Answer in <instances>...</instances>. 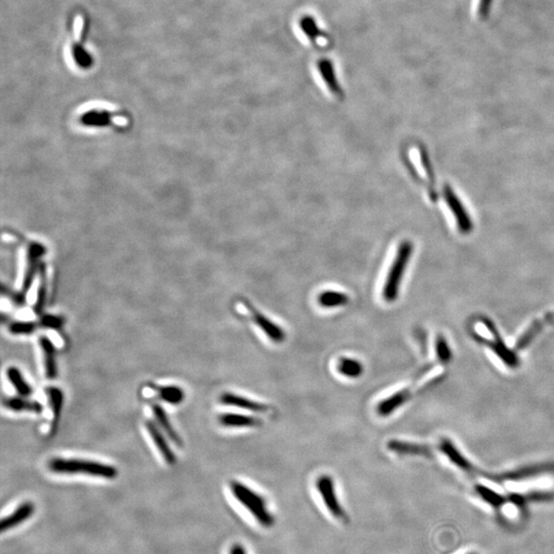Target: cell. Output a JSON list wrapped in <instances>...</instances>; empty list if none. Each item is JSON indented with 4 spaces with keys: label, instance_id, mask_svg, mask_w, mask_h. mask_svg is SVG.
I'll list each match as a JSON object with an SVG mask.
<instances>
[{
    "label": "cell",
    "instance_id": "cell-14",
    "mask_svg": "<svg viewBox=\"0 0 554 554\" xmlns=\"http://www.w3.org/2000/svg\"><path fill=\"white\" fill-rule=\"evenodd\" d=\"M3 406L14 412H30L38 415L43 412V407L40 402L37 400H27V398H24V396L5 398L3 400Z\"/></svg>",
    "mask_w": 554,
    "mask_h": 554
},
{
    "label": "cell",
    "instance_id": "cell-4",
    "mask_svg": "<svg viewBox=\"0 0 554 554\" xmlns=\"http://www.w3.org/2000/svg\"><path fill=\"white\" fill-rule=\"evenodd\" d=\"M316 489L324 500V505L328 511L336 518H344L345 512L339 502L338 497L335 491L334 481L330 475H322L316 481Z\"/></svg>",
    "mask_w": 554,
    "mask_h": 554
},
{
    "label": "cell",
    "instance_id": "cell-16",
    "mask_svg": "<svg viewBox=\"0 0 554 554\" xmlns=\"http://www.w3.org/2000/svg\"><path fill=\"white\" fill-rule=\"evenodd\" d=\"M318 71H320L324 84H326L330 93L335 96L340 97L342 95V91H341L340 86H339L332 62L328 61V60H322L318 63Z\"/></svg>",
    "mask_w": 554,
    "mask_h": 554
},
{
    "label": "cell",
    "instance_id": "cell-11",
    "mask_svg": "<svg viewBox=\"0 0 554 554\" xmlns=\"http://www.w3.org/2000/svg\"><path fill=\"white\" fill-rule=\"evenodd\" d=\"M152 411L153 415H154L155 419H156L157 424H158L161 430L167 434V437H169L176 446L182 448V446H183V440L180 437L178 432L173 429V425H171V421H169V416H167L165 411L163 410L162 407L159 406V405H154Z\"/></svg>",
    "mask_w": 554,
    "mask_h": 554
},
{
    "label": "cell",
    "instance_id": "cell-1",
    "mask_svg": "<svg viewBox=\"0 0 554 554\" xmlns=\"http://www.w3.org/2000/svg\"><path fill=\"white\" fill-rule=\"evenodd\" d=\"M49 469L59 474H88L106 479H115L119 475L112 465L80 459L53 458L49 462Z\"/></svg>",
    "mask_w": 554,
    "mask_h": 554
},
{
    "label": "cell",
    "instance_id": "cell-5",
    "mask_svg": "<svg viewBox=\"0 0 554 554\" xmlns=\"http://www.w3.org/2000/svg\"><path fill=\"white\" fill-rule=\"evenodd\" d=\"M444 197L448 208L454 214L459 229L462 233H469L472 229V222L470 217L467 214L466 210L463 206L462 202L459 200L458 196L453 191L452 188L446 186L444 188Z\"/></svg>",
    "mask_w": 554,
    "mask_h": 554
},
{
    "label": "cell",
    "instance_id": "cell-13",
    "mask_svg": "<svg viewBox=\"0 0 554 554\" xmlns=\"http://www.w3.org/2000/svg\"><path fill=\"white\" fill-rule=\"evenodd\" d=\"M218 419L219 423L225 427L252 428L262 425V422L258 418L249 415L227 413V414L219 416Z\"/></svg>",
    "mask_w": 554,
    "mask_h": 554
},
{
    "label": "cell",
    "instance_id": "cell-25",
    "mask_svg": "<svg viewBox=\"0 0 554 554\" xmlns=\"http://www.w3.org/2000/svg\"><path fill=\"white\" fill-rule=\"evenodd\" d=\"M63 318L55 315H45L40 320V326L43 328L59 330L63 326Z\"/></svg>",
    "mask_w": 554,
    "mask_h": 554
},
{
    "label": "cell",
    "instance_id": "cell-9",
    "mask_svg": "<svg viewBox=\"0 0 554 554\" xmlns=\"http://www.w3.org/2000/svg\"><path fill=\"white\" fill-rule=\"evenodd\" d=\"M39 346L43 352L45 376L49 380L56 379L58 376V365L55 345L47 336H43L39 338Z\"/></svg>",
    "mask_w": 554,
    "mask_h": 554
},
{
    "label": "cell",
    "instance_id": "cell-17",
    "mask_svg": "<svg viewBox=\"0 0 554 554\" xmlns=\"http://www.w3.org/2000/svg\"><path fill=\"white\" fill-rule=\"evenodd\" d=\"M6 377L12 384L19 396L28 398L32 394V388L30 384L24 379V376L21 373L20 370L16 367H10L6 370Z\"/></svg>",
    "mask_w": 554,
    "mask_h": 554
},
{
    "label": "cell",
    "instance_id": "cell-2",
    "mask_svg": "<svg viewBox=\"0 0 554 554\" xmlns=\"http://www.w3.org/2000/svg\"><path fill=\"white\" fill-rule=\"evenodd\" d=\"M413 250H414V247L410 241H404L398 247L396 258L392 261L389 272L384 282L383 289H382V297H383L384 301L392 303L398 299L400 283H402V277L408 267L409 261L412 257Z\"/></svg>",
    "mask_w": 554,
    "mask_h": 554
},
{
    "label": "cell",
    "instance_id": "cell-23",
    "mask_svg": "<svg viewBox=\"0 0 554 554\" xmlns=\"http://www.w3.org/2000/svg\"><path fill=\"white\" fill-rule=\"evenodd\" d=\"M477 491L479 495L483 498V500H485L487 503L494 506V507H499V506L503 505V504L505 503V499H504L501 495L496 493V492L492 491L489 487L479 485V487H477Z\"/></svg>",
    "mask_w": 554,
    "mask_h": 554
},
{
    "label": "cell",
    "instance_id": "cell-20",
    "mask_svg": "<svg viewBox=\"0 0 554 554\" xmlns=\"http://www.w3.org/2000/svg\"><path fill=\"white\" fill-rule=\"evenodd\" d=\"M387 448L392 452L400 455H424L427 454L428 452V448L426 446L400 442V440H390L388 442Z\"/></svg>",
    "mask_w": 554,
    "mask_h": 554
},
{
    "label": "cell",
    "instance_id": "cell-6",
    "mask_svg": "<svg viewBox=\"0 0 554 554\" xmlns=\"http://www.w3.org/2000/svg\"><path fill=\"white\" fill-rule=\"evenodd\" d=\"M245 306L249 308L251 312L254 322L265 333L266 336L274 343H282L285 340V333L280 326H277L276 322L266 317L261 312L258 311L250 303H245Z\"/></svg>",
    "mask_w": 554,
    "mask_h": 554
},
{
    "label": "cell",
    "instance_id": "cell-26",
    "mask_svg": "<svg viewBox=\"0 0 554 554\" xmlns=\"http://www.w3.org/2000/svg\"><path fill=\"white\" fill-rule=\"evenodd\" d=\"M493 1L494 0H479L477 12L481 19H487L489 16Z\"/></svg>",
    "mask_w": 554,
    "mask_h": 554
},
{
    "label": "cell",
    "instance_id": "cell-18",
    "mask_svg": "<svg viewBox=\"0 0 554 554\" xmlns=\"http://www.w3.org/2000/svg\"><path fill=\"white\" fill-rule=\"evenodd\" d=\"M317 303L324 308L342 307L349 303V297L342 291H324L317 296Z\"/></svg>",
    "mask_w": 554,
    "mask_h": 554
},
{
    "label": "cell",
    "instance_id": "cell-3",
    "mask_svg": "<svg viewBox=\"0 0 554 554\" xmlns=\"http://www.w3.org/2000/svg\"><path fill=\"white\" fill-rule=\"evenodd\" d=\"M231 491L235 499L265 528L274 525V518L267 509L265 499L239 481H231Z\"/></svg>",
    "mask_w": 554,
    "mask_h": 554
},
{
    "label": "cell",
    "instance_id": "cell-27",
    "mask_svg": "<svg viewBox=\"0 0 554 554\" xmlns=\"http://www.w3.org/2000/svg\"><path fill=\"white\" fill-rule=\"evenodd\" d=\"M437 352L438 357L442 359V361H446V359L450 357V353H448V346H446V343L444 342V340H439L437 343Z\"/></svg>",
    "mask_w": 554,
    "mask_h": 554
},
{
    "label": "cell",
    "instance_id": "cell-24",
    "mask_svg": "<svg viewBox=\"0 0 554 554\" xmlns=\"http://www.w3.org/2000/svg\"><path fill=\"white\" fill-rule=\"evenodd\" d=\"M37 324L32 322H14L8 326L12 335H31L36 332Z\"/></svg>",
    "mask_w": 554,
    "mask_h": 554
},
{
    "label": "cell",
    "instance_id": "cell-7",
    "mask_svg": "<svg viewBox=\"0 0 554 554\" xmlns=\"http://www.w3.org/2000/svg\"><path fill=\"white\" fill-rule=\"evenodd\" d=\"M146 428L147 431L150 434L153 442H154L156 448H158L159 453H160L162 458L165 459V462L169 465L176 464V462H177V457H176L175 453H173V450H171V446H169L167 438L163 435L161 430L159 429V426L153 421H147Z\"/></svg>",
    "mask_w": 554,
    "mask_h": 554
},
{
    "label": "cell",
    "instance_id": "cell-15",
    "mask_svg": "<svg viewBox=\"0 0 554 554\" xmlns=\"http://www.w3.org/2000/svg\"><path fill=\"white\" fill-rule=\"evenodd\" d=\"M49 402L51 404V412H53V422H51V434L53 435L57 431L59 425L60 417H61L62 409L64 405V394L60 388L49 387L47 389Z\"/></svg>",
    "mask_w": 554,
    "mask_h": 554
},
{
    "label": "cell",
    "instance_id": "cell-10",
    "mask_svg": "<svg viewBox=\"0 0 554 554\" xmlns=\"http://www.w3.org/2000/svg\"><path fill=\"white\" fill-rule=\"evenodd\" d=\"M34 504L31 503V502H25V503L21 504L10 516H5L1 520V524H0L1 532L4 533L10 530V529L16 528L19 525L24 522L25 520H28L34 514Z\"/></svg>",
    "mask_w": 554,
    "mask_h": 554
},
{
    "label": "cell",
    "instance_id": "cell-21",
    "mask_svg": "<svg viewBox=\"0 0 554 554\" xmlns=\"http://www.w3.org/2000/svg\"><path fill=\"white\" fill-rule=\"evenodd\" d=\"M159 398L167 404L180 405L185 398V394L178 386H163L159 388Z\"/></svg>",
    "mask_w": 554,
    "mask_h": 554
},
{
    "label": "cell",
    "instance_id": "cell-8",
    "mask_svg": "<svg viewBox=\"0 0 554 554\" xmlns=\"http://www.w3.org/2000/svg\"><path fill=\"white\" fill-rule=\"evenodd\" d=\"M220 402L225 406L235 407V408L243 409V410L251 411V412L267 413L269 411V407L266 405L260 404V402H254L249 398L237 396L234 394H229V392H225L221 396Z\"/></svg>",
    "mask_w": 554,
    "mask_h": 554
},
{
    "label": "cell",
    "instance_id": "cell-12",
    "mask_svg": "<svg viewBox=\"0 0 554 554\" xmlns=\"http://www.w3.org/2000/svg\"><path fill=\"white\" fill-rule=\"evenodd\" d=\"M410 396V392L407 389L400 390V392L392 394V396L385 398V400H382V402H380V404L378 405V414L381 416V417H387V416L392 415V413L396 412L398 408H400V407L409 400Z\"/></svg>",
    "mask_w": 554,
    "mask_h": 554
},
{
    "label": "cell",
    "instance_id": "cell-19",
    "mask_svg": "<svg viewBox=\"0 0 554 554\" xmlns=\"http://www.w3.org/2000/svg\"><path fill=\"white\" fill-rule=\"evenodd\" d=\"M338 372L344 377L357 379L363 374V365L361 361L349 357H342L339 361Z\"/></svg>",
    "mask_w": 554,
    "mask_h": 554
},
{
    "label": "cell",
    "instance_id": "cell-29",
    "mask_svg": "<svg viewBox=\"0 0 554 554\" xmlns=\"http://www.w3.org/2000/svg\"><path fill=\"white\" fill-rule=\"evenodd\" d=\"M469 554H475V553H469Z\"/></svg>",
    "mask_w": 554,
    "mask_h": 554
},
{
    "label": "cell",
    "instance_id": "cell-22",
    "mask_svg": "<svg viewBox=\"0 0 554 554\" xmlns=\"http://www.w3.org/2000/svg\"><path fill=\"white\" fill-rule=\"evenodd\" d=\"M300 27H301L302 31L305 33L306 36L311 39V40L315 41L316 39L322 37V31L320 30L315 21L311 16H306L305 18H302Z\"/></svg>",
    "mask_w": 554,
    "mask_h": 554
},
{
    "label": "cell",
    "instance_id": "cell-28",
    "mask_svg": "<svg viewBox=\"0 0 554 554\" xmlns=\"http://www.w3.org/2000/svg\"><path fill=\"white\" fill-rule=\"evenodd\" d=\"M230 554H247V553H245V549H243V546L239 544H235L231 547Z\"/></svg>",
    "mask_w": 554,
    "mask_h": 554
}]
</instances>
